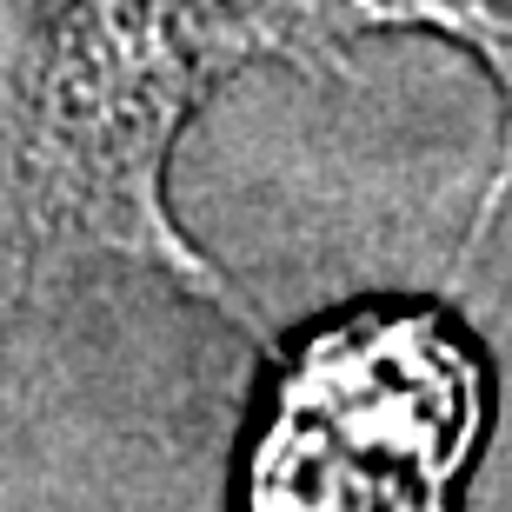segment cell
Returning a JSON list of instances; mask_svg holds the SVG:
<instances>
[{
    "label": "cell",
    "mask_w": 512,
    "mask_h": 512,
    "mask_svg": "<svg viewBox=\"0 0 512 512\" xmlns=\"http://www.w3.org/2000/svg\"><path fill=\"white\" fill-rule=\"evenodd\" d=\"M479 419V360L433 313L320 333L253 446L247 512H446Z\"/></svg>",
    "instance_id": "obj_1"
}]
</instances>
